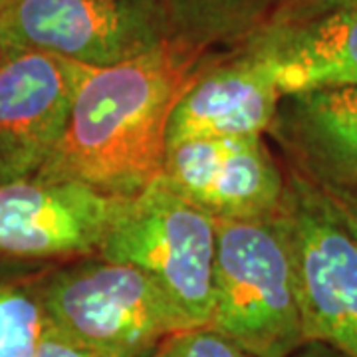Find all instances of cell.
Returning a JSON list of instances; mask_svg holds the SVG:
<instances>
[{
    "label": "cell",
    "instance_id": "cell-11",
    "mask_svg": "<svg viewBox=\"0 0 357 357\" xmlns=\"http://www.w3.org/2000/svg\"><path fill=\"white\" fill-rule=\"evenodd\" d=\"M268 133L290 169L324 191L357 197V86L282 96Z\"/></svg>",
    "mask_w": 357,
    "mask_h": 357
},
{
    "label": "cell",
    "instance_id": "cell-21",
    "mask_svg": "<svg viewBox=\"0 0 357 357\" xmlns=\"http://www.w3.org/2000/svg\"><path fill=\"white\" fill-rule=\"evenodd\" d=\"M4 2H8V0H0V6H2V4H4Z\"/></svg>",
    "mask_w": 357,
    "mask_h": 357
},
{
    "label": "cell",
    "instance_id": "cell-20",
    "mask_svg": "<svg viewBox=\"0 0 357 357\" xmlns=\"http://www.w3.org/2000/svg\"><path fill=\"white\" fill-rule=\"evenodd\" d=\"M4 56H6V50H4V46L0 44V64H2V60H4Z\"/></svg>",
    "mask_w": 357,
    "mask_h": 357
},
{
    "label": "cell",
    "instance_id": "cell-12",
    "mask_svg": "<svg viewBox=\"0 0 357 357\" xmlns=\"http://www.w3.org/2000/svg\"><path fill=\"white\" fill-rule=\"evenodd\" d=\"M241 46L264 62L282 96L357 86V10L266 24Z\"/></svg>",
    "mask_w": 357,
    "mask_h": 357
},
{
    "label": "cell",
    "instance_id": "cell-3",
    "mask_svg": "<svg viewBox=\"0 0 357 357\" xmlns=\"http://www.w3.org/2000/svg\"><path fill=\"white\" fill-rule=\"evenodd\" d=\"M98 252L145 272L191 328L211 326L217 220L163 178L123 201Z\"/></svg>",
    "mask_w": 357,
    "mask_h": 357
},
{
    "label": "cell",
    "instance_id": "cell-6",
    "mask_svg": "<svg viewBox=\"0 0 357 357\" xmlns=\"http://www.w3.org/2000/svg\"><path fill=\"white\" fill-rule=\"evenodd\" d=\"M307 342L357 357V238L310 178L288 167L282 203Z\"/></svg>",
    "mask_w": 357,
    "mask_h": 357
},
{
    "label": "cell",
    "instance_id": "cell-10",
    "mask_svg": "<svg viewBox=\"0 0 357 357\" xmlns=\"http://www.w3.org/2000/svg\"><path fill=\"white\" fill-rule=\"evenodd\" d=\"M280 98L268 68L255 54L243 46L213 52L173 107L167 145L266 135Z\"/></svg>",
    "mask_w": 357,
    "mask_h": 357
},
{
    "label": "cell",
    "instance_id": "cell-2",
    "mask_svg": "<svg viewBox=\"0 0 357 357\" xmlns=\"http://www.w3.org/2000/svg\"><path fill=\"white\" fill-rule=\"evenodd\" d=\"M213 302L211 328L252 356L290 357L306 344L282 208L217 220Z\"/></svg>",
    "mask_w": 357,
    "mask_h": 357
},
{
    "label": "cell",
    "instance_id": "cell-15",
    "mask_svg": "<svg viewBox=\"0 0 357 357\" xmlns=\"http://www.w3.org/2000/svg\"><path fill=\"white\" fill-rule=\"evenodd\" d=\"M155 357H256L215 328H191L169 335Z\"/></svg>",
    "mask_w": 357,
    "mask_h": 357
},
{
    "label": "cell",
    "instance_id": "cell-4",
    "mask_svg": "<svg viewBox=\"0 0 357 357\" xmlns=\"http://www.w3.org/2000/svg\"><path fill=\"white\" fill-rule=\"evenodd\" d=\"M44 316L102 357H155L189 321L145 272L96 262L62 270L36 290Z\"/></svg>",
    "mask_w": 357,
    "mask_h": 357
},
{
    "label": "cell",
    "instance_id": "cell-19",
    "mask_svg": "<svg viewBox=\"0 0 357 357\" xmlns=\"http://www.w3.org/2000/svg\"><path fill=\"white\" fill-rule=\"evenodd\" d=\"M290 357H345L344 354H340L337 349H333L330 345L319 344V342H307L304 344L294 356Z\"/></svg>",
    "mask_w": 357,
    "mask_h": 357
},
{
    "label": "cell",
    "instance_id": "cell-1",
    "mask_svg": "<svg viewBox=\"0 0 357 357\" xmlns=\"http://www.w3.org/2000/svg\"><path fill=\"white\" fill-rule=\"evenodd\" d=\"M211 54L171 40L123 64L88 68L64 137L34 178L79 181L117 197L153 185L173 107Z\"/></svg>",
    "mask_w": 357,
    "mask_h": 357
},
{
    "label": "cell",
    "instance_id": "cell-17",
    "mask_svg": "<svg viewBox=\"0 0 357 357\" xmlns=\"http://www.w3.org/2000/svg\"><path fill=\"white\" fill-rule=\"evenodd\" d=\"M36 357H102L100 354L91 351L89 347L70 337L60 328H56L50 319L44 321V330L40 335L38 351Z\"/></svg>",
    "mask_w": 357,
    "mask_h": 357
},
{
    "label": "cell",
    "instance_id": "cell-5",
    "mask_svg": "<svg viewBox=\"0 0 357 357\" xmlns=\"http://www.w3.org/2000/svg\"><path fill=\"white\" fill-rule=\"evenodd\" d=\"M175 38L161 0H8L0 6L6 52H42L86 68L139 58Z\"/></svg>",
    "mask_w": 357,
    "mask_h": 357
},
{
    "label": "cell",
    "instance_id": "cell-13",
    "mask_svg": "<svg viewBox=\"0 0 357 357\" xmlns=\"http://www.w3.org/2000/svg\"><path fill=\"white\" fill-rule=\"evenodd\" d=\"M282 0H161L175 38L206 52L236 48L250 38Z\"/></svg>",
    "mask_w": 357,
    "mask_h": 357
},
{
    "label": "cell",
    "instance_id": "cell-7",
    "mask_svg": "<svg viewBox=\"0 0 357 357\" xmlns=\"http://www.w3.org/2000/svg\"><path fill=\"white\" fill-rule=\"evenodd\" d=\"M88 68L42 52H6L0 64V185L32 178L64 137Z\"/></svg>",
    "mask_w": 357,
    "mask_h": 357
},
{
    "label": "cell",
    "instance_id": "cell-8",
    "mask_svg": "<svg viewBox=\"0 0 357 357\" xmlns=\"http://www.w3.org/2000/svg\"><path fill=\"white\" fill-rule=\"evenodd\" d=\"M161 178L217 220L276 215L286 173L264 135L183 141L167 149Z\"/></svg>",
    "mask_w": 357,
    "mask_h": 357
},
{
    "label": "cell",
    "instance_id": "cell-9",
    "mask_svg": "<svg viewBox=\"0 0 357 357\" xmlns=\"http://www.w3.org/2000/svg\"><path fill=\"white\" fill-rule=\"evenodd\" d=\"M126 199L79 181L2 183L0 256L56 258L100 250Z\"/></svg>",
    "mask_w": 357,
    "mask_h": 357
},
{
    "label": "cell",
    "instance_id": "cell-18",
    "mask_svg": "<svg viewBox=\"0 0 357 357\" xmlns=\"http://www.w3.org/2000/svg\"><path fill=\"white\" fill-rule=\"evenodd\" d=\"M324 191V189H321ZM326 197L330 199V203L335 208V213L344 220V225L349 229V232L357 238V197L344 195V192L324 191Z\"/></svg>",
    "mask_w": 357,
    "mask_h": 357
},
{
    "label": "cell",
    "instance_id": "cell-14",
    "mask_svg": "<svg viewBox=\"0 0 357 357\" xmlns=\"http://www.w3.org/2000/svg\"><path fill=\"white\" fill-rule=\"evenodd\" d=\"M44 321L36 290L0 284V357H36Z\"/></svg>",
    "mask_w": 357,
    "mask_h": 357
},
{
    "label": "cell",
    "instance_id": "cell-16",
    "mask_svg": "<svg viewBox=\"0 0 357 357\" xmlns=\"http://www.w3.org/2000/svg\"><path fill=\"white\" fill-rule=\"evenodd\" d=\"M335 10H357V0H282L266 24H288Z\"/></svg>",
    "mask_w": 357,
    "mask_h": 357
}]
</instances>
